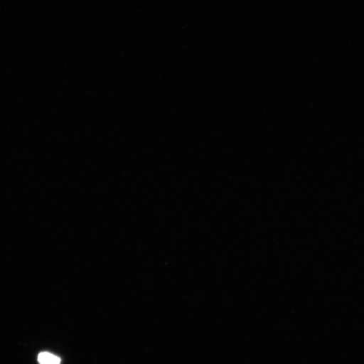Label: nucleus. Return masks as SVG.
<instances>
[{
  "label": "nucleus",
  "instance_id": "f257e3e1",
  "mask_svg": "<svg viewBox=\"0 0 364 364\" xmlns=\"http://www.w3.org/2000/svg\"><path fill=\"white\" fill-rule=\"evenodd\" d=\"M38 362L40 364H60V358L55 355L49 353H41L38 355Z\"/></svg>",
  "mask_w": 364,
  "mask_h": 364
}]
</instances>
